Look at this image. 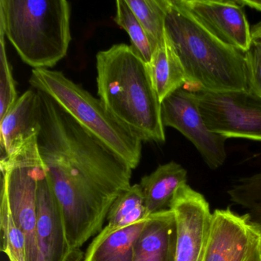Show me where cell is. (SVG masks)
I'll return each mask as SVG.
<instances>
[{"instance_id": "13", "label": "cell", "mask_w": 261, "mask_h": 261, "mask_svg": "<svg viewBox=\"0 0 261 261\" xmlns=\"http://www.w3.org/2000/svg\"><path fill=\"white\" fill-rule=\"evenodd\" d=\"M41 118L40 93L32 88L20 96L0 119L1 160L10 156L39 135Z\"/></svg>"}, {"instance_id": "22", "label": "cell", "mask_w": 261, "mask_h": 261, "mask_svg": "<svg viewBox=\"0 0 261 261\" xmlns=\"http://www.w3.org/2000/svg\"><path fill=\"white\" fill-rule=\"evenodd\" d=\"M18 97L16 83L6 49V36L0 28V119L14 105Z\"/></svg>"}, {"instance_id": "18", "label": "cell", "mask_w": 261, "mask_h": 261, "mask_svg": "<svg viewBox=\"0 0 261 261\" xmlns=\"http://www.w3.org/2000/svg\"><path fill=\"white\" fill-rule=\"evenodd\" d=\"M149 216L140 184L132 185L113 204L106 225L95 238H105L113 232L145 221Z\"/></svg>"}, {"instance_id": "4", "label": "cell", "mask_w": 261, "mask_h": 261, "mask_svg": "<svg viewBox=\"0 0 261 261\" xmlns=\"http://www.w3.org/2000/svg\"><path fill=\"white\" fill-rule=\"evenodd\" d=\"M71 11L66 0H0V28L23 62L49 69L68 54Z\"/></svg>"}, {"instance_id": "24", "label": "cell", "mask_w": 261, "mask_h": 261, "mask_svg": "<svg viewBox=\"0 0 261 261\" xmlns=\"http://www.w3.org/2000/svg\"><path fill=\"white\" fill-rule=\"evenodd\" d=\"M243 7H248L256 11L261 12V0H236Z\"/></svg>"}, {"instance_id": "20", "label": "cell", "mask_w": 261, "mask_h": 261, "mask_svg": "<svg viewBox=\"0 0 261 261\" xmlns=\"http://www.w3.org/2000/svg\"><path fill=\"white\" fill-rule=\"evenodd\" d=\"M0 199L1 250L10 261H25V235L13 216L7 187L3 182Z\"/></svg>"}, {"instance_id": "1", "label": "cell", "mask_w": 261, "mask_h": 261, "mask_svg": "<svg viewBox=\"0 0 261 261\" xmlns=\"http://www.w3.org/2000/svg\"><path fill=\"white\" fill-rule=\"evenodd\" d=\"M39 152L62 211L71 251L103 228L116 200L132 185V168L43 93Z\"/></svg>"}, {"instance_id": "10", "label": "cell", "mask_w": 261, "mask_h": 261, "mask_svg": "<svg viewBox=\"0 0 261 261\" xmlns=\"http://www.w3.org/2000/svg\"><path fill=\"white\" fill-rule=\"evenodd\" d=\"M170 209L177 225L175 261H203L213 218L207 200L186 183L175 192Z\"/></svg>"}, {"instance_id": "3", "label": "cell", "mask_w": 261, "mask_h": 261, "mask_svg": "<svg viewBox=\"0 0 261 261\" xmlns=\"http://www.w3.org/2000/svg\"><path fill=\"white\" fill-rule=\"evenodd\" d=\"M166 34L184 68L186 88L250 91L244 53L218 40L177 0H171Z\"/></svg>"}, {"instance_id": "19", "label": "cell", "mask_w": 261, "mask_h": 261, "mask_svg": "<svg viewBox=\"0 0 261 261\" xmlns=\"http://www.w3.org/2000/svg\"><path fill=\"white\" fill-rule=\"evenodd\" d=\"M147 34L154 50L166 36L171 0H126Z\"/></svg>"}, {"instance_id": "16", "label": "cell", "mask_w": 261, "mask_h": 261, "mask_svg": "<svg viewBox=\"0 0 261 261\" xmlns=\"http://www.w3.org/2000/svg\"><path fill=\"white\" fill-rule=\"evenodd\" d=\"M148 65L160 101L187 85L184 68L167 36L157 45Z\"/></svg>"}, {"instance_id": "14", "label": "cell", "mask_w": 261, "mask_h": 261, "mask_svg": "<svg viewBox=\"0 0 261 261\" xmlns=\"http://www.w3.org/2000/svg\"><path fill=\"white\" fill-rule=\"evenodd\" d=\"M177 225L169 209L151 214L136 240L133 261H175Z\"/></svg>"}, {"instance_id": "9", "label": "cell", "mask_w": 261, "mask_h": 261, "mask_svg": "<svg viewBox=\"0 0 261 261\" xmlns=\"http://www.w3.org/2000/svg\"><path fill=\"white\" fill-rule=\"evenodd\" d=\"M203 261H261V228L247 214L214 211Z\"/></svg>"}, {"instance_id": "6", "label": "cell", "mask_w": 261, "mask_h": 261, "mask_svg": "<svg viewBox=\"0 0 261 261\" xmlns=\"http://www.w3.org/2000/svg\"><path fill=\"white\" fill-rule=\"evenodd\" d=\"M45 164L37 137L7 158L0 160L2 182L5 184L13 216L25 238V261H37L36 237L37 191Z\"/></svg>"}, {"instance_id": "15", "label": "cell", "mask_w": 261, "mask_h": 261, "mask_svg": "<svg viewBox=\"0 0 261 261\" xmlns=\"http://www.w3.org/2000/svg\"><path fill=\"white\" fill-rule=\"evenodd\" d=\"M187 180V171L174 161L160 165L153 172L144 175L140 186L149 215L170 208L175 192Z\"/></svg>"}, {"instance_id": "8", "label": "cell", "mask_w": 261, "mask_h": 261, "mask_svg": "<svg viewBox=\"0 0 261 261\" xmlns=\"http://www.w3.org/2000/svg\"><path fill=\"white\" fill-rule=\"evenodd\" d=\"M161 112L164 126L177 129L187 138L211 169L223 166L227 158V139L208 129L188 88L184 87L166 97L161 103Z\"/></svg>"}, {"instance_id": "17", "label": "cell", "mask_w": 261, "mask_h": 261, "mask_svg": "<svg viewBox=\"0 0 261 261\" xmlns=\"http://www.w3.org/2000/svg\"><path fill=\"white\" fill-rule=\"evenodd\" d=\"M146 221L113 232L105 238H94L84 261H133L134 244Z\"/></svg>"}, {"instance_id": "23", "label": "cell", "mask_w": 261, "mask_h": 261, "mask_svg": "<svg viewBox=\"0 0 261 261\" xmlns=\"http://www.w3.org/2000/svg\"><path fill=\"white\" fill-rule=\"evenodd\" d=\"M244 56L250 90L261 97V22L251 28L250 47Z\"/></svg>"}, {"instance_id": "5", "label": "cell", "mask_w": 261, "mask_h": 261, "mask_svg": "<svg viewBox=\"0 0 261 261\" xmlns=\"http://www.w3.org/2000/svg\"><path fill=\"white\" fill-rule=\"evenodd\" d=\"M32 88L51 99L82 127L97 137L135 169L142 156L140 137L117 120L96 98L63 73L51 69H33Z\"/></svg>"}, {"instance_id": "7", "label": "cell", "mask_w": 261, "mask_h": 261, "mask_svg": "<svg viewBox=\"0 0 261 261\" xmlns=\"http://www.w3.org/2000/svg\"><path fill=\"white\" fill-rule=\"evenodd\" d=\"M186 88L192 92L211 131L227 140L243 138L261 142V97L257 94L251 91Z\"/></svg>"}, {"instance_id": "11", "label": "cell", "mask_w": 261, "mask_h": 261, "mask_svg": "<svg viewBox=\"0 0 261 261\" xmlns=\"http://www.w3.org/2000/svg\"><path fill=\"white\" fill-rule=\"evenodd\" d=\"M211 34L225 45L247 53L251 40L244 7L236 0H177Z\"/></svg>"}, {"instance_id": "2", "label": "cell", "mask_w": 261, "mask_h": 261, "mask_svg": "<svg viewBox=\"0 0 261 261\" xmlns=\"http://www.w3.org/2000/svg\"><path fill=\"white\" fill-rule=\"evenodd\" d=\"M99 99L143 142L164 143L161 102L147 64L131 45L116 44L96 56Z\"/></svg>"}, {"instance_id": "21", "label": "cell", "mask_w": 261, "mask_h": 261, "mask_svg": "<svg viewBox=\"0 0 261 261\" xmlns=\"http://www.w3.org/2000/svg\"><path fill=\"white\" fill-rule=\"evenodd\" d=\"M114 21L124 30L130 39L131 47L149 65L152 59L154 48L144 29L137 16L133 13L126 0L116 1V16Z\"/></svg>"}, {"instance_id": "25", "label": "cell", "mask_w": 261, "mask_h": 261, "mask_svg": "<svg viewBox=\"0 0 261 261\" xmlns=\"http://www.w3.org/2000/svg\"><path fill=\"white\" fill-rule=\"evenodd\" d=\"M68 261H84L83 253H82L81 249L72 251V253L70 255Z\"/></svg>"}, {"instance_id": "12", "label": "cell", "mask_w": 261, "mask_h": 261, "mask_svg": "<svg viewBox=\"0 0 261 261\" xmlns=\"http://www.w3.org/2000/svg\"><path fill=\"white\" fill-rule=\"evenodd\" d=\"M36 237L37 261H68L72 251L67 241L62 211L45 166L41 171L38 185Z\"/></svg>"}]
</instances>
